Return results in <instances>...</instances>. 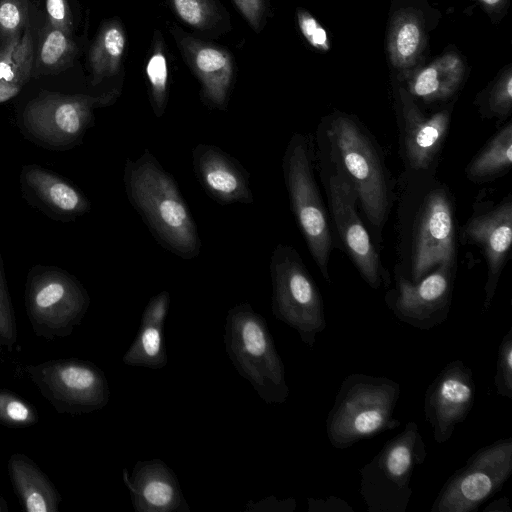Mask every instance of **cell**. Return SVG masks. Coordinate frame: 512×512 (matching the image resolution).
I'll return each mask as SVG.
<instances>
[{
	"instance_id": "4316f807",
	"label": "cell",
	"mask_w": 512,
	"mask_h": 512,
	"mask_svg": "<svg viewBox=\"0 0 512 512\" xmlns=\"http://www.w3.org/2000/svg\"><path fill=\"white\" fill-rule=\"evenodd\" d=\"M146 75L154 113L157 117H161L167 103L168 65L160 41L155 42L152 55L146 65Z\"/></svg>"
},
{
	"instance_id": "5bb4252c",
	"label": "cell",
	"mask_w": 512,
	"mask_h": 512,
	"mask_svg": "<svg viewBox=\"0 0 512 512\" xmlns=\"http://www.w3.org/2000/svg\"><path fill=\"white\" fill-rule=\"evenodd\" d=\"M476 385L472 369L462 360L449 362L428 385L424 417L436 443L447 442L472 410Z\"/></svg>"
},
{
	"instance_id": "7c38bea8",
	"label": "cell",
	"mask_w": 512,
	"mask_h": 512,
	"mask_svg": "<svg viewBox=\"0 0 512 512\" xmlns=\"http://www.w3.org/2000/svg\"><path fill=\"white\" fill-rule=\"evenodd\" d=\"M116 96V91L99 96L44 91L25 107L24 124L31 134L44 142L69 144L88 127L93 110L110 104Z\"/></svg>"
},
{
	"instance_id": "d590c367",
	"label": "cell",
	"mask_w": 512,
	"mask_h": 512,
	"mask_svg": "<svg viewBox=\"0 0 512 512\" xmlns=\"http://www.w3.org/2000/svg\"><path fill=\"white\" fill-rule=\"evenodd\" d=\"M296 508V501L293 498L278 500L275 496H269L259 502L249 501L245 511L264 512H292Z\"/></svg>"
},
{
	"instance_id": "7402d4cb",
	"label": "cell",
	"mask_w": 512,
	"mask_h": 512,
	"mask_svg": "<svg viewBox=\"0 0 512 512\" xmlns=\"http://www.w3.org/2000/svg\"><path fill=\"white\" fill-rule=\"evenodd\" d=\"M512 165V123L504 125L475 155L465 169L466 177L475 183L496 179Z\"/></svg>"
},
{
	"instance_id": "ac0fdd59",
	"label": "cell",
	"mask_w": 512,
	"mask_h": 512,
	"mask_svg": "<svg viewBox=\"0 0 512 512\" xmlns=\"http://www.w3.org/2000/svg\"><path fill=\"white\" fill-rule=\"evenodd\" d=\"M189 65L200 80L202 95L212 107L224 109L233 76L231 56L190 36L175 33Z\"/></svg>"
},
{
	"instance_id": "f35d334b",
	"label": "cell",
	"mask_w": 512,
	"mask_h": 512,
	"mask_svg": "<svg viewBox=\"0 0 512 512\" xmlns=\"http://www.w3.org/2000/svg\"><path fill=\"white\" fill-rule=\"evenodd\" d=\"M7 413L13 420L23 421L28 417V409L18 401H12L7 406Z\"/></svg>"
},
{
	"instance_id": "d6986e66",
	"label": "cell",
	"mask_w": 512,
	"mask_h": 512,
	"mask_svg": "<svg viewBox=\"0 0 512 512\" xmlns=\"http://www.w3.org/2000/svg\"><path fill=\"white\" fill-rule=\"evenodd\" d=\"M170 306V294L161 291L147 303L138 332L123 356L128 366L162 369L168 357L164 338V325Z\"/></svg>"
},
{
	"instance_id": "ba28073f",
	"label": "cell",
	"mask_w": 512,
	"mask_h": 512,
	"mask_svg": "<svg viewBox=\"0 0 512 512\" xmlns=\"http://www.w3.org/2000/svg\"><path fill=\"white\" fill-rule=\"evenodd\" d=\"M272 313L313 347L326 328L322 295L298 252L278 244L270 261Z\"/></svg>"
},
{
	"instance_id": "5b68a950",
	"label": "cell",
	"mask_w": 512,
	"mask_h": 512,
	"mask_svg": "<svg viewBox=\"0 0 512 512\" xmlns=\"http://www.w3.org/2000/svg\"><path fill=\"white\" fill-rule=\"evenodd\" d=\"M224 346L234 368L266 404H282L290 393L284 363L266 319L249 303L228 310Z\"/></svg>"
},
{
	"instance_id": "2e32d148",
	"label": "cell",
	"mask_w": 512,
	"mask_h": 512,
	"mask_svg": "<svg viewBox=\"0 0 512 512\" xmlns=\"http://www.w3.org/2000/svg\"><path fill=\"white\" fill-rule=\"evenodd\" d=\"M123 480L136 512L190 511L175 472L161 459L136 462Z\"/></svg>"
},
{
	"instance_id": "cb8c5ba5",
	"label": "cell",
	"mask_w": 512,
	"mask_h": 512,
	"mask_svg": "<svg viewBox=\"0 0 512 512\" xmlns=\"http://www.w3.org/2000/svg\"><path fill=\"white\" fill-rule=\"evenodd\" d=\"M25 179L38 197L54 210L65 213H82L88 203L71 185L38 168L25 173Z\"/></svg>"
},
{
	"instance_id": "44dd1931",
	"label": "cell",
	"mask_w": 512,
	"mask_h": 512,
	"mask_svg": "<svg viewBox=\"0 0 512 512\" xmlns=\"http://www.w3.org/2000/svg\"><path fill=\"white\" fill-rule=\"evenodd\" d=\"M465 64L455 51H449L430 64L412 70L405 78V89L414 98L426 103L448 100L464 81Z\"/></svg>"
},
{
	"instance_id": "3957f363",
	"label": "cell",
	"mask_w": 512,
	"mask_h": 512,
	"mask_svg": "<svg viewBox=\"0 0 512 512\" xmlns=\"http://www.w3.org/2000/svg\"><path fill=\"white\" fill-rule=\"evenodd\" d=\"M126 193L154 236L184 259L198 256L201 241L190 210L173 177L145 150L127 160Z\"/></svg>"
},
{
	"instance_id": "4fadbf2b",
	"label": "cell",
	"mask_w": 512,
	"mask_h": 512,
	"mask_svg": "<svg viewBox=\"0 0 512 512\" xmlns=\"http://www.w3.org/2000/svg\"><path fill=\"white\" fill-rule=\"evenodd\" d=\"M402 158L412 172L430 171L449 131L452 106L426 115L403 85L396 91Z\"/></svg>"
},
{
	"instance_id": "603a6c76",
	"label": "cell",
	"mask_w": 512,
	"mask_h": 512,
	"mask_svg": "<svg viewBox=\"0 0 512 512\" xmlns=\"http://www.w3.org/2000/svg\"><path fill=\"white\" fill-rule=\"evenodd\" d=\"M125 44V34L119 23L112 21L102 26L89 52L92 85L118 73Z\"/></svg>"
},
{
	"instance_id": "1f68e13d",
	"label": "cell",
	"mask_w": 512,
	"mask_h": 512,
	"mask_svg": "<svg viewBox=\"0 0 512 512\" xmlns=\"http://www.w3.org/2000/svg\"><path fill=\"white\" fill-rule=\"evenodd\" d=\"M297 20L302 35L313 48L323 52L330 49L327 31L309 12L298 9Z\"/></svg>"
},
{
	"instance_id": "d6a6232c",
	"label": "cell",
	"mask_w": 512,
	"mask_h": 512,
	"mask_svg": "<svg viewBox=\"0 0 512 512\" xmlns=\"http://www.w3.org/2000/svg\"><path fill=\"white\" fill-rule=\"evenodd\" d=\"M48 22L68 36H72L73 19L67 0H46Z\"/></svg>"
},
{
	"instance_id": "8fae6325",
	"label": "cell",
	"mask_w": 512,
	"mask_h": 512,
	"mask_svg": "<svg viewBox=\"0 0 512 512\" xmlns=\"http://www.w3.org/2000/svg\"><path fill=\"white\" fill-rule=\"evenodd\" d=\"M327 172L325 190L330 217L344 251L371 288L388 287L390 277L382 267L378 251L358 214L355 191L336 170L330 167Z\"/></svg>"
},
{
	"instance_id": "277c9868",
	"label": "cell",
	"mask_w": 512,
	"mask_h": 512,
	"mask_svg": "<svg viewBox=\"0 0 512 512\" xmlns=\"http://www.w3.org/2000/svg\"><path fill=\"white\" fill-rule=\"evenodd\" d=\"M400 394V384L387 377L349 374L341 382L326 418L330 444L345 449L399 427L394 410Z\"/></svg>"
},
{
	"instance_id": "60d3db41",
	"label": "cell",
	"mask_w": 512,
	"mask_h": 512,
	"mask_svg": "<svg viewBox=\"0 0 512 512\" xmlns=\"http://www.w3.org/2000/svg\"><path fill=\"white\" fill-rule=\"evenodd\" d=\"M482 6L491 14L500 12L507 3V0H479Z\"/></svg>"
},
{
	"instance_id": "83f0119b",
	"label": "cell",
	"mask_w": 512,
	"mask_h": 512,
	"mask_svg": "<svg viewBox=\"0 0 512 512\" xmlns=\"http://www.w3.org/2000/svg\"><path fill=\"white\" fill-rule=\"evenodd\" d=\"M177 16L186 24L198 28H209L216 20L215 7L210 0H170Z\"/></svg>"
},
{
	"instance_id": "d4e9b609",
	"label": "cell",
	"mask_w": 512,
	"mask_h": 512,
	"mask_svg": "<svg viewBox=\"0 0 512 512\" xmlns=\"http://www.w3.org/2000/svg\"><path fill=\"white\" fill-rule=\"evenodd\" d=\"M77 46L72 38L47 22L41 32L35 59V75H51L73 65Z\"/></svg>"
},
{
	"instance_id": "6da1fadb",
	"label": "cell",
	"mask_w": 512,
	"mask_h": 512,
	"mask_svg": "<svg viewBox=\"0 0 512 512\" xmlns=\"http://www.w3.org/2000/svg\"><path fill=\"white\" fill-rule=\"evenodd\" d=\"M319 148L331 168L353 188L366 220L377 238L388 219L392 183L376 140L360 121L343 112L329 115L318 131Z\"/></svg>"
},
{
	"instance_id": "7a4b0ae2",
	"label": "cell",
	"mask_w": 512,
	"mask_h": 512,
	"mask_svg": "<svg viewBox=\"0 0 512 512\" xmlns=\"http://www.w3.org/2000/svg\"><path fill=\"white\" fill-rule=\"evenodd\" d=\"M405 194L401 210V259L398 273L418 281L440 264L457 265L455 203L448 187L436 179Z\"/></svg>"
},
{
	"instance_id": "52a82bcc",
	"label": "cell",
	"mask_w": 512,
	"mask_h": 512,
	"mask_svg": "<svg viewBox=\"0 0 512 512\" xmlns=\"http://www.w3.org/2000/svg\"><path fill=\"white\" fill-rule=\"evenodd\" d=\"M282 167L290 207L298 227L323 278L330 283L331 225L314 178L311 149L305 135L295 133L291 137Z\"/></svg>"
},
{
	"instance_id": "30bf717a",
	"label": "cell",
	"mask_w": 512,
	"mask_h": 512,
	"mask_svg": "<svg viewBox=\"0 0 512 512\" xmlns=\"http://www.w3.org/2000/svg\"><path fill=\"white\" fill-rule=\"evenodd\" d=\"M457 265L440 264L418 281L396 272L384 301L395 317L414 328L431 330L450 312Z\"/></svg>"
},
{
	"instance_id": "ab89813d",
	"label": "cell",
	"mask_w": 512,
	"mask_h": 512,
	"mask_svg": "<svg viewBox=\"0 0 512 512\" xmlns=\"http://www.w3.org/2000/svg\"><path fill=\"white\" fill-rule=\"evenodd\" d=\"M27 510L30 512H45L47 507L44 499L38 493H32L26 500Z\"/></svg>"
},
{
	"instance_id": "b9f144b4",
	"label": "cell",
	"mask_w": 512,
	"mask_h": 512,
	"mask_svg": "<svg viewBox=\"0 0 512 512\" xmlns=\"http://www.w3.org/2000/svg\"><path fill=\"white\" fill-rule=\"evenodd\" d=\"M484 511H490V512H511V509L509 507V502L506 497L497 499L496 501L492 502L489 506L484 508Z\"/></svg>"
},
{
	"instance_id": "9a60e30c",
	"label": "cell",
	"mask_w": 512,
	"mask_h": 512,
	"mask_svg": "<svg viewBox=\"0 0 512 512\" xmlns=\"http://www.w3.org/2000/svg\"><path fill=\"white\" fill-rule=\"evenodd\" d=\"M462 241L479 247L487 263V281L483 310L494 298L498 281L512 243V197L509 194L496 205L476 211L460 230Z\"/></svg>"
},
{
	"instance_id": "f546056e",
	"label": "cell",
	"mask_w": 512,
	"mask_h": 512,
	"mask_svg": "<svg viewBox=\"0 0 512 512\" xmlns=\"http://www.w3.org/2000/svg\"><path fill=\"white\" fill-rule=\"evenodd\" d=\"M29 0H0V37L21 33L28 20Z\"/></svg>"
},
{
	"instance_id": "836d02e7",
	"label": "cell",
	"mask_w": 512,
	"mask_h": 512,
	"mask_svg": "<svg viewBox=\"0 0 512 512\" xmlns=\"http://www.w3.org/2000/svg\"><path fill=\"white\" fill-rule=\"evenodd\" d=\"M66 286L60 279H52L40 287L35 302L40 308H48L57 304L65 297Z\"/></svg>"
},
{
	"instance_id": "484cf974",
	"label": "cell",
	"mask_w": 512,
	"mask_h": 512,
	"mask_svg": "<svg viewBox=\"0 0 512 512\" xmlns=\"http://www.w3.org/2000/svg\"><path fill=\"white\" fill-rule=\"evenodd\" d=\"M476 104L480 113L487 118L505 120L512 109V68L508 65L483 91Z\"/></svg>"
},
{
	"instance_id": "f1b7e54d",
	"label": "cell",
	"mask_w": 512,
	"mask_h": 512,
	"mask_svg": "<svg viewBox=\"0 0 512 512\" xmlns=\"http://www.w3.org/2000/svg\"><path fill=\"white\" fill-rule=\"evenodd\" d=\"M494 385L499 396L512 399V328L498 347Z\"/></svg>"
},
{
	"instance_id": "e575fe53",
	"label": "cell",
	"mask_w": 512,
	"mask_h": 512,
	"mask_svg": "<svg viewBox=\"0 0 512 512\" xmlns=\"http://www.w3.org/2000/svg\"><path fill=\"white\" fill-rule=\"evenodd\" d=\"M234 2L251 27L259 31L265 14V0H234Z\"/></svg>"
},
{
	"instance_id": "9c48e42d",
	"label": "cell",
	"mask_w": 512,
	"mask_h": 512,
	"mask_svg": "<svg viewBox=\"0 0 512 512\" xmlns=\"http://www.w3.org/2000/svg\"><path fill=\"white\" fill-rule=\"evenodd\" d=\"M512 474V438L474 452L444 483L431 512H475L498 493Z\"/></svg>"
},
{
	"instance_id": "e0dca14e",
	"label": "cell",
	"mask_w": 512,
	"mask_h": 512,
	"mask_svg": "<svg viewBox=\"0 0 512 512\" xmlns=\"http://www.w3.org/2000/svg\"><path fill=\"white\" fill-rule=\"evenodd\" d=\"M192 156L195 175L211 198L221 204L253 202L249 174L236 159L208 144L195 146Z\"/></svg>"
},
{
	"instance_id": "74e56055",
	"label": "cell",
	"mask_w": 512,
	"mask_h": 512,
	"mask_svg": "<svg viewBox=\"0 0 512 512\" xmlns=\"http://www.w3.org/2000/svg\"><path fill=\"white\" fill-rule=\"evenodd\" d=\"M21 88L22 86L15 83L0 81V103L8 101L16 96Z\"/></svg>"
},
{
	"instance_id": "8d00e7d4",
	"label": "cell",
	"mask_w": 512,
	"mask_h": 512,
	"mask_svg": "<svg viewBox=\"0 0 512 512\" xmlns=\"http://www.w3.org/2000/svg\"><path fill=\"white\" fill-rule=\"evenodd\" d=\"M308 512H354L343 499L329 496L325 499L308 498Z\"/></svg>"
},
{
	"instance_id": "8992f818",
	"label": "cell",
	"mask_w": 512,
	"mask_h": 512,
	"mask_svg": "<svg viewBox=\"0 0 512 512\" xmlns=\"http://www.w3.org/2000/svg\"><path fill=\"white\" fill-rule=\"evenodd\" d=\"M426 444L414 421L389 439L360 470L359 493L368 512H406L412 476L426 459Z\"/></svg>"
},
{
	"instance_id": "4dcf8cb0",
	"label": "cell",
	"mask_w": 512,
	"mask_h": 512,
	"mask_svg": "<svg viewBox=\"0 0 512 512\" xmlns=\"http://www.w3.org/2000/svg\"><path fill=\"white\" fill-rule=\"evenodd\" d=\"M20 39L21 33H18L2 41L0 46V81L15 83L17 80L21 59L16 48Z\"/></svg>"
},
{
	"instance_id": "ffe728a7",
	"label": "cell",
	"mask_w": 512,
	"mask_h": 512,
	"mask_svg": "<svg viewBox=\"0 0 512 512\" xmlns=\"http://www.w3.org/2000/svg\"><path fill=\"white\" fill-rule=\"evenodd\" d=\"M424 12L413 5L397 8L390 16L387 51L392 65L404 76L413 70L427 42Z\"/></svg>"
}]
</instances>
